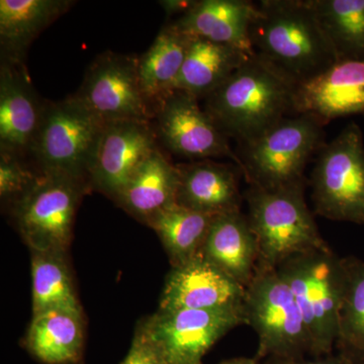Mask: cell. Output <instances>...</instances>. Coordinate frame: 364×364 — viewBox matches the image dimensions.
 I'll return each instance as SVG.
<instances>
[{"label":"cell","mask_w":364,"mask_h":364,"mask_svg":"<svg viewBox=\"0 0 364 364\" xmlns=\"http://www.w3.org/2000/svg\"><path fill=\"white\" fill-rule=\"evenodd\" d=\"M246 325L258 336L255 358L311 356V341L293 291L277 269H257L246 287Z\"/></svg>","instance_id":"6"},{"label":"cell","mask_w":364,"mask_h":364,"mask_svg":"<svg viewBox=\"0 0 364 364\" xmlns=\"http://www.w3.org/2000/svg\"><path fill=\"white\" fill-rule=\"evenodd\" d=\"M202 254L243 287L257 270L259 248L248 218L241 210L215 215Z\"/></svg>","instance_id":"18"},{"label":"cell","mask_w":364,"mask_h":364,"mask_svg":"<svg viewBox=\"0 0 364 364\" xmlns=\"http://www.w3.org/2000/svg\"><path fill=\"white\" fill-rule=\"evenodd\" d=\"M105 126L74 95L58 102L46 100L30 156L39 171L66 174L90 184Z\"/></svg>","instance_id":"5"},{"label":"cell","mask_w":364,"mask_h":364,"mask_svg":"<svg viewBox=\"0 0 364 364\" xmlns=\"http://www.w3.org/2000/svg\"><path fill=\"white\" fill-rule=\"evenodd\" d=\"M291 287L311 341V356L335 350L345 289L343 259L331 248L298 254L277 268Z\"/></svg>","instance_id":"4"},{"label":"cell","mask_w":364,"mask_h":364,"mask_svg":"<svg viewBox=\"0 0 364 364\" xmlns=\"http://www.w3.org/2000/svg\"><path fill=\"white\" fill-rule=\"evenodd\" d=\"M46 100L35 90L25 62L0 61V151L30 156Z\"/></svg>","instance_id":"15"},{"label":"cell","mask_w":364,"mask_h":364,"mask_svg":"<svg viewBox=\"0 0 364 364\" xmlns=\"http://www.w3.org/2000/svg\"><path fill=\"white\" fill-rule=\"evenodd\" d=\"M324 126L308 114L287 117L243 145L242 174L249 186L277 189L305 182L311 158L322 149Z\"/></svg>","instance_id":"7"},{"label":"cell","mask_w":364,"mask_h":364,"mask_svg":"<svg viewBox=\"0 0 364 364\" xmlns=\"http://www.w3.org/2000/svg\"><path fill=\"white\" fill-rule=\"evenodd\" d=\"M245 291V287L200 253L188 262L171 268L163 287L159 309L243 308Z\"/></svg>","instance_id":"14"},{"label":"cell","mask_w":364,"mask_h":364,"mask_svg":"<svg viewBox=\"0 0 364 364\" xmlns=\"http://www.w3.org/2000/svg\"><path fill=\"white\" fill-rule=\"evenodd\" d=\"M75 4L72 0H1V57L25 62L33 40Z\"/></svg>","instance_id":"22"},{"label":"cell","mask_w":364,"mask_h":364,"mask_svg":"<svg viewBox=\"0 0 364 364\" xmlns=\"http://www.w3.org/2000/svg\"><path fill=\"white\" fill-rule=\"evenodd\" d=\"M311 186L316 214L331 221L364 224L363 132L350 123L318 151Z\"/></svg>","instance_id":"9"},{"label":"cell","mask_w":364,"mask_h":364,"mask_svg":"<svg viewBox=\"0 0 364 364\" xmlns=\"http://www.w3.org/2000/svg\"><path fill=\"white\" fill-rule=\"evenodd\" d=\"M305 183L277 189L250 186L246 191L248 221L259 248L257 269H277L294 255L330 248L306 205Z\"/></svg>","instance_id":"3"},{"label":"cell","mask_w":364,"mask_h":364,"mask_svg":"<svg viewBox=\"0 0 364 364\" xmlns=\"http://www.w3.org/2000/svg\"><path fill=\"white\" fill-rule=\"evenodd\" d=\"M253 51L299 83L327 70L337 60L311 0H264L251 23Z\"/></svg>","instance_id":"2"},{"label":"cell","mask_w":364,"mask_h":364,"mask_svg":"<svg viewBox=\"0 0 364 364\" xmlns=\"http://www.w3.org/2000/svg\"><path fill=\"white\" fill-rule=\"evenodd\" d=\"M363 364H364V360H363Z\"/></svg>","instance_id":"34"},{"label":"cell","mask_w":364,"mask_h":364,"mask_svg":"<svg viewBox=\"0 0 364 364\" xmlns=\"http://www.w3.org/2000/svg\"><path fill=\"white\" fill-rule=\"evenodd\" d=\"M345 289L339 313L338 337L335 349L353 364L364 360V261L342 257Z\"/></svg>","instance_id":"28"},{"label":"cell","mask_w":364,"mask_h":364,"mask_svg":"<svg viewBox=\"0 0 364 364\" xmlns=\"http://www.w3.org/2000/svg\"><path fill=\"white\" fill-rule=\"evenodd\" d=\"M265 364H353L348 359L345 358L341 354L333 352L329 355L321 356V358H267Z\"/></svg>","instance_id":"31"},{"label":"cell","mask_w":364,"mask_h":364,"mask_svg":"<svg viewBox=\"0 0 364 364\" xmlns=\"http://www.w3.org/2000/svg\"><path fill=\"white\" fill-rule=\"evenodd\" d=\"M33 316L53 310L83 313L74 287L68 253L30 250Z\"/></svg>","instance_id":"25"},{"label":"cell","mask_w":364,"mask_h":364,"mask_svg":"<svg viewBox=\"0 0 364 364\" xmlns=\"http://www.w3.org/2000/svg\"><path fill=\"white\" fill-rule=\"evenodd\" d=\"M85 314L53 310L33 316L28 351L44 364H79L85 351Z\"/></svg>","instance_id":"21"},{"label":"cell","mask_w":364,"mask_h":364,"mask_svg":"<svg viewBox=\"0 0 364 364\" xmlns=\"http://www.w3.org/2000/svg\"><path fill=\"white\" fill-rule=\"evenodd\" d=\"M40 171L28 168L23 159L0 151V200L2 207L11 210L30 191Z\"/></svg>","instance_id":"29"},{"label":"cell","mask_w":364,"mask_h":364,"mask_svg":"<svg viewBox=\"0 0 364 364\" xmlns=\"http://www.w3.org/2000/svg\"><path fill=\"white\" fill-rule=\"evenodd\" d=\"M155 133L170 152L193 161L228 157L243 170L240 157L230 147L229 138L217 126L198 98L181 90H172L153 107Z\"/></svg>","instance_id":"12"},{"label":"cell","mask_w":364,"mask_h":364,"mask_svg":"<svg viewBox=\"0 0 364 364\" xmlns=\"http://www.w3.org/2000/svg\"><path fill=\"white\" fill-rule=\"evenodd\" d=\"M121 364H166L141 322L136 325L130 350Z\"/></svg>","instance_id":"30"},{"label":"cell","mask_w":364,"mask_h":364,"mask_svg":"<svg viewBox=\"0 0 364 364\" xmlns=\"http://www.w3.org/2000/svg\"><path fill=\"white\" fill-rule=\"evenodd\" d=\"M158 4L163 7L169 18L177 16V20L188 14L196 6L198 0H161Z\"/></svg>","instance_id":"32"},{"label":"cell","mask_w":364,"mask_h":364,"mask_svg":"<svg viewBox=\"0 0 364 364\" xmlns=\"http://www.w3.org/2000/svg\"><path fill=\"white\" fill-rule=\"evenodd\" d=\"M166 364H203L228 333L246 325L243 308L161 310L140 321Z\"/></svg>","instance_id":"10"},{"label":"cell","mask_w":364,"mask_h":364,"mask_svg":"<svg viewBox=\"0 0 364 364\" xmlns=\"http://www.w3.org/2000/svg\"><path fill=\"white\" fill-rule=\"evenodd\" d=\"M257 4L246 0H198L196 6L174 23L191 38H202L254 53L251 23Z\"/></svg>","instance_id":"20"},{"label":"cell","mask_w":364,"mask_h":364,"mask_svg":"<svg viewBox=\"0 0 364 364\" xmlns=\"http://www.w3.org/2000/svg\"><path fill=\"white\" fill-rule=\"evenodd\" d=\"M252 54L234 46L191 38L173 90L184 91L198 100L207 97Z\"/></svg>","instance_id":"23"},{"label":"cell","mask_w":364,"mask_h":364,"mask_svg":"<svg viewBox=\"0 0 364 364\" xmlns=\"http://www.w3.org/2000/svg\"><path fill=\"white\" fill-rule=\"evenodd\" d=\"M90 191L81 179L40 171L33 188L9 210L28 249L68 253L79 205Z\"/></svg>","instance_id":"8"},{"label":"cell","mask_w":364,"mask_h":364,"mask_svg":"<svg viewBox=\"0 0 364 364\" xmlns=\"http://www.w3.org/2000/svg\"><path fill=\"white\" fill-rule=\"evenodd\" d=\"M157 142L152 122L105 123L91 171V189L116 200L136 170L157 149Z\"/></svg>","instance_id":"13"},{"label":"cell","mask_w":364,"mask_h":364,"mask_svg":"<svg viewBox=\"0 0 364 364\" xmlns=\"http://www.w3.org/2000/svg\"><path fill=\"white\" fill-rule=\"evenodd\" d=\"M218 364H260L259 361L255 358H236L227 359V360L222 361V363Z\"/></svg>","instance_id":"33"},{"label":"cell","mask_w":364,"mask_h":364,"mask_svg":"<svg viewBox=\"0 0 364 364\" xmlns=\"http://www.w3.org/2000/svg\"><path fill=\"white\" fill-rule=\"evenodd\" d=\"M177 167L179 181L176 205L210 215L241 210L243 196L231 167L212 159L198 160Z\"/></svg>","instance_id":"17"},{"label":"cell","mask_w":364,"mask_h":364,"mask_svg":"<svg viewBox=\"0 0 364 364\" xmlns=\"http://www.w3.org/2000/svg\"><path fill=\"white\" fill-rule=\"evenodd\" d=\"M191 37L168 23L139 58V78L144 97L150 107L173 90L186 61Z\"/></svg>","instance_id":"24"},{"label":"cell","mask_w":364,"mask_h":364,"mask_svg":"<svg viewBox=\"0 0 364 364\" xmlns=\"http://www.w3.org/2000/svg\"><path fill=\"white\" fill-rule=\"evenodd\" d=\"M296 114H308L326 126L333 119L364 116V61L341 60L310 80L299 83Z\"/></svg>","instance_id":"16"},{"label":"cell","mask_w":364,"mask_h":364,"mask_svg":"<svg viewBox=\"0 0 364 364\" xmlns=\"http://www.w3.org/2000/svg\"><path fill=\"white\" fill-rule=\"evenodd\" d=\"M337 60L364 61V0H311Z\"/></svg>","instance_id":"27"},{"label":"cell","mask_w":364,"mask_h":364,"mask_svg":"<svg viewBox=\"0 0 364 364\" xmlns=\"http://www.w3.org/2000/svg\"><path fill=\"white\" fill-rule=\"evenodd\" d=\"M74 95L105 123L153 119L152 107L141 90L139 58L132 55H98Z\"/></svg>","instance_id":"11"},{"label":"cell","mask_w":364,"mask_h":364,"mask_svg":"<svg viewBox=\"0 0 364 364\" xmlns=\"http://www.w3.org/2000/svg\"><path fill=\"white\" fill-rule=\"evenodd\" d=\"M215 217L176 203L155 215L147 226L159 237L171 267H176L202 253Z\"/></svg>","instance_id":"26"},{"label":"cell","mask_w":364,"mask_h":364,"mask_svg":"<svg viewBox=\"0 0 364 364\" xmlns=\"http://www.w3.org/2000/svg\"><path fill=\"white\" fill-rule=\"evenodd\" d=\"M179 171L157 148L140 165L114 203L136 221L148 223L176 203Z\"/></svg>","instance_id":"19"},{"label":"cell","mask_w":364,"mask_h":364,"mask_svg":"<svg viewBox=\"0 0 364 364\" xmlns=\"http://www.w3.org/2000/svg\"><path fill=\"white\" fill-rule=\"evenodd\" d=\"M299 85L286 71L254 52L205 97V111L228 138L245 145L294 112Z\"/></svg>","instance_id":"1"}]
</instances>
